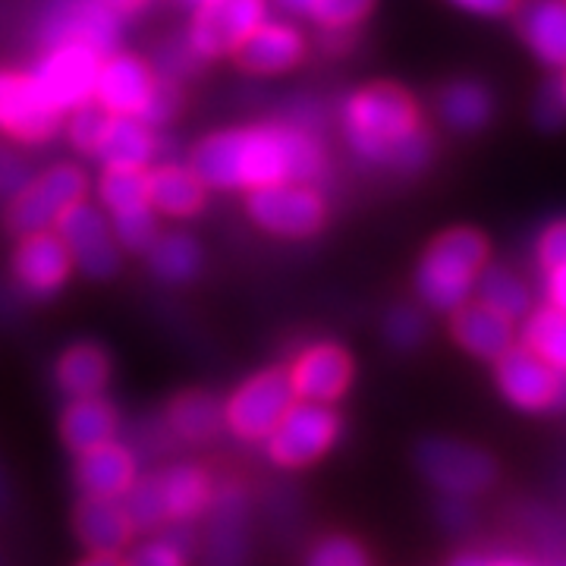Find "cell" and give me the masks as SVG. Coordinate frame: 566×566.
Wrapping results in <instances>:
<instances>
[{"mask_svg": "<svg viewBox=\"0 0 566 566\" xmlns=\"http://www.w3.org/2000/svg\"><path fill=\"white\" fill-rule=\"evenodd\" d=\"M189 167L208 189H259L274 182H315L327 167L322 142L296 123L223 129L192 148Z\"/></svg>", "mask_w": 566, "mask_h": 566, "instance_id": "obj_1", "label": "cell"}, {"mask_svg": "<svg viewBox=\"0 0 566 566\" xmlns=\"http://www.w3.org/2000/svg\"><path fill=\"white\" fill-rule=\"evenodd\" d=\"M344 139L359 161L394 174H419L434 145L422 126L419 107L400 85H368L344 104Z\"/></svg>", "mask_w": 566, "mask_h": 566, "instance_id": "obj_2", "label": "cell"}, {"mask_svg": "<svg viewBox=\"0 0 566 566\" xmlns=\"http://www.w3.org/2000/svg\"><path fill=\"white\" fill-rule=\"evenodd\" d=\"M488 262V240L479 230L457 227L441 233L424 249L422 264L416 271L419 300L434 312H453L469 300Z\"/></svg>", "mask_w": 566, "mask_h": 566, "instance_id": "obj_3", "label": "cell"}, {"mask_svg": "<svg viewBox=\"0 0 566 566\" xmlns=\"http://www.w3.org/2000/svg\"><path fill=\"white\" fill-rule=\"evenodd\" d=\"M412 463L424 485L447 497L475 501L501 482L497 457L460 438H424L412 450Z\"/></svg>", "mask_w": 566, "mask_h": 566, "instance_id": "obj_4", "label": "cell"}, {"mask_svg": "<svg viewBox=\"0 0 566 566\" xmlns=\"http://www.w3.org/2000/svg\"><path fill=\"white\" fill-rule=\"evenodd\" d=\"M344 431V419L331 403L296 400L281 416V422L264 438L268 460L281 469H305L318 463Z\"/></svg>", "mask_w": 566, "mask_h": 566, "instance_id": "obj_5", "label": "cell"}, {"mask_svg": "<svg viewBox=\"0 0 566 566\" xmlns=\"http://www.w3.org/2000/svg\"><path fill=\"white\" fill-rule=\"evenodd\" d=\"M296 403V390L286 368H264L245 378L221 403L223 428L245 444H259L281 422V416Z\"/></svg>", "mask_w": 566, "mask_h": 566, "instance_id": "obj_6", "label": "cell"}, {"mask_svg": "<svg viewBox=\"0 0 566 566\" xmlns=\"http://www.w3.org/2000/svg\"><path fill=\"white\" fill-rule=\"evenodd\" d=\"M245 211L262 230L286 240L315 237L327 221V202L315 182H274L249 189Z\"/></svg>", "mask_w": 566, "mask_h": 566, "instance_id": "obj_7", "label": "cell"}, {"mask_svg": "<svg viewBox=\"0 0 566 566\" xmlns=\"http://www.w3.org/2000/svg\"><path fill=\"white\" fill-rule=\"evenodd\" d=\"M120 20L104 0H48L35 35L41 48L85 44L98 54H114L120 44Z\"/></svg>", "mask_w": 566, "mask_h": 566, "instance_id": "obj_8", "label": "cell"}, {"mask_svg": "<svg viewBox=\"0 0 566 566\" xmlns=\"http://www.w3.org/2000/svg\"><path fill=\"white\" fill-rule=\"evenodd\" d=\"M494 381L501 397L520 412H566V375L551 368L528 346H510L494 359Z\"/></svg>", "mask_w": 566, "mask_h": 566, "instance_id": "obj_9", "label": "cell"}, {"mask_svg": "<svg viewBox=\"0 0 566 566\" xmlns=\"http://www.w3.org/2000/svg\"><path fill=\"white\" fill-rule=\"evenodd\" d=\"M98 63H102V54L85 44H54V48H44L39 63L29 70V76L39 85L44 102L66 117L70 111L92 102Z\"/></svg>", "mask_w": 566, "mask_h": 566, "instance_id": "obj_10", "label": "cell"}, {"mask_svg": "<svg viewBox=\"0 0 566 566\" xmlns=\"http://www.w3.org/2000/svg\"><path fill=\"white\" fill-rule=\"evenodd\" d=\"M268 0H202L189 22L186 41L202 57H223L233 54L243 39L268 17Z\"/></svg>", "mask_w": 566, "mask_h": 566, "instance_id": "obj_11", "label": "cell"}, {"mask_svg": "<svg viewBox=\"0 0 566 566\" xmlns=\"http://www.w3.org/2000/svg\"><path fill=\"white\" fill-rule=\"evenodd\" d=\"M54 227H57V237L66 245L73 264L85 277L107 281L120 271V245L114 240V230L98 208L76 202L63 211Z\"/></svg>", "mask_w": 566, "mask_h": 566, "instance_id": "obj_12", "label": "cell"}, {"mask_svg": "<svg viewBox=\"0 0 566 566\" xmlns=\"http://www.w3.org/2000/svg\"><path fill=\"white\" fill-rule=\"evenodd\" d=\"M63 129V114L44 102L29 73L0 70V133L29 145H44Z\"/></svg>", "mask_w": 566, "mask_h": 566, "instance_id": "obj_13", "label": "cell"}, {"mask_svg": "<svg viewBox=\"0 0 566 566\" xmlns=\"http://www.w3.org/2000/svg\"><path fill=\"white\" fill-rule=\"evenodd\" d=\"M73 271V259L57 230H35L20 237L13 249V277L35 300H48L61 290Z\"/></svg>", "mask_w": 566, "mask_h": 566, "instance_id": "obj_14", "label": "cell"}, {"mask_svg": "<svg viewBox=\"0 0 566 566\" xmlns=\"http://www.w3.org/2000/svg\"><path fill=\"white\" fill-rule=\"evenodd\" d=\"M155 80H158V73L133 54H120V51L104 54L98 63L92 102L117 117H139Z\"/></svg>", "mask_w": 566, "mask_h": 566, "instance_id": "obj_15", "label": "cell"}, {"mask_svg": "<svg viewBox=\"0 0 566 566\" xmlns=\"http://www.w3.org/2000/svg\"><path fill=\"white\" fill-rule=\"evenodd\" d=\"M286 371L296 390V400H308V403L334 406L353 385V359L337 344L308 346Z\"/></svg>", "mask_w": 566, "mask_h": 566, "instance_id": "obj_16", "label": "cell"}, {"mask_svg": "<svg viewBox=\"0 0 566 566\" xmlns=\"http://www.w3.org/2000/svg\"><path fill=\"white\" fill-rule=\"evenodd\" d=\"M208 535H205V566L245 564V491L240 485L214 488L208 506Z\"/></svg>", "mask_w": 566, "mask_h": 566, "instance_id": "obj_17", "label": "cell"}, {"mask_svg": "<svg viewBox=\"0 0 566 566\" xmlns=\"http://www.w3.org/2000/svg\"><path fill=\"white\" fill-rule=\"evenodd\" d=\"M305 57V35L290 25V22H259L243 44L233 51V61L245 73H259V76H271V73H286Z\"/></svg>", "mask_w": 566, "mask_h": 566, "instance_id": "obj_18", "label": "cell"}, {"mask_svg": "<svg viewBox=\"0 0 566 566\" xmlns=\"http://www.w3.org/2000/svg\"><path fill=\"white\" fill-rule=\"evenodd\" d=\"M73 532L88 554H123L136 538L120 497L92 494H82L73 506Z\"/></svg>", "mask_w": 566, "mask_h": 566, "instance_id": "obj_19", "label": "cell"}, {"mask_svg": "<svg viewBox=\"0 0 566 566\" xmlns=\"http://www.w3.org/2000/svg\"><path fill=\"white\" fill-rule=\"evenodd\" d=\"M136 475H139L136 453L120 441H104L85 453H76V465H73V482L80 494H92V497H120Z\"/></svg>", "mask_w": 566, "mask_h": 566, "instance_id": "obj_20", "label": "cell"}, {"mask_svg": "<svg viewBox=\"0 0 566 566\" xmlns=\"http://www.w3.org/2000/svg\"><path fill=\"white\" fill-rule=\"evenodd\" d=\"M516 32L532 54L551 66H566V0H516Z\"/></svg>", "mask_w": 566, "mask_h": 566, "instance_id": "obj_21", "label": "cell"}, {"mask_svg": "<svg viewBox=\"0 0 566 566\" xmlns=\"http://www.w3.org/2000/svg\"><path fill=\"white\" fill-rule=\"evenodd\" d=\"M120 428V412L102 394L92 397H70V403L61 412L63 447L76 457L92 447L114 441Z\"/></svg>", "mask_w": 566, "mask_h": 566, "instance_id": "obj_22", "label": "cell"}, {"mask_svg": "<svg viewBox=\"0 0 566 566\" xmlns=\"http://www.w3.org/2000/svg\"><path fill=\"white\" fill-rule=\"evenodd\" d=\"M450 331H453V340L463 346L465 353H472L475 359H488V363H494L513 346V322L485 303H463L460 308H453Z\"/></svg>", "mask_w": 566, "mask_h": 566, "instance_id": "obj_23", "label": "cell"}, {"mask_svg": "<svg viewBox=\"0 0 566 566\" xmlns=\"http://www.w3.org/2000/svg\"><path fill=\"white\" fill-rule=\"evenodd\" d=\"M158 479H161L167 523L192 526L196 520H202L211 501H214V479L205 472L202 465L177 463L158 472Z\"/></svg>", "mask_w": 566, "mask_h": 566, "instance_id": "obj_24", "label": "cell"}, {"mask_svg": "<svg viewBox=\"0 0 566 566\" xmlns=\"http://www.w3.org/2000/svg\"><path fill=\"white\" fill-rule=\"evenodd\" d=\"M205 186L192 167L161 164L155 170H145V196L148 205L167 218H192L205 208Z\"/></svg>", "mask_w": 566, "mask_h": 566, "instance_id": "obj_25", "label": "cell"}, {"mask_svg": "<svg viewBox=\"0 0 566 566\" xmlns=\"http://www.w3.org/2000/svg\"><path fill=\"white\" fill-rule=\"evenodd\" d=\"M158 155V139L148 123L139 117H117L107 114L104 129L92 158H98L104 167H148Z\"/></svg>", "mask_w": 566, "mask_h": 566, "instance_id": "obj_26", "label": "cell"}, {"mask_svg": "<svg viewBox=\"0 0 566 566\" xmlns=\"http://www.w3.org/2000/svg\"><path fill=\"white\" fill-rule=\"evenodd\" d=\"M54 381L66 397L102 394L111 381V356L95 344L70 346L54 365Z\"/></svg>", "mask_w": 566, "mask_h": 566, "instance_id": "obj_27", "label": "cell"}, {"mask_svg": "<svg viewBox=\"0 0 566 566\" xmlns=\"http://www.w3.org/2000/svg\"><path fill=\"white\" fill-rule=\"evenodd\" d=\"M167 428L186 444H205L223 428L221 403L205 390H186L167 406Z\"/></svg>", "mask_w": 566, "mask_h": 566, "instance_id": "obj_28", "label": "cell"}, {"mask_svg": "<svg viewBox=\"0 0 566 566\" xmlns=\"http://www.w3.org/2000/svg\"><path fill=\"white\" fill-rule=\"evenodd\" d=\"M145 255H148V271L170 286H182L202 274V249L192 237L182 233H167V237L158 233L155 243L145 249Z\"/></svg>", "mask_w": 566, "mask_h": 566, "instance_id": "obj_29", "label": "cell"}, {"mask_svg": "<svg viewBox=\"0 0 566 566\" xmlns=\"http://www.w3.org/2000/svg\"><path fill=\"white\" fill-rule=\"evenodd\" d=\"M192 532L180 523H167L161 532L145 535L139 545L126 547L123 566H189Z\"/></svg>", "mask_w": 566, "mask_h": 566, "instance_id": "obj_30", "label": "cell"}, {"mask_svg": "<svg viewBox=\"0 0 566 566\" xmlns=\"http://www.w3.org/2000/svg\"><path fill=\"white\" fill-rule=\"evenodd\" d=\"M441 117L457 133H475L491 120V95L479 82H453L441 95Z\"/></svg>", "mask_w": 566, "mask_h": 566, "instance_id": "obj_31", "label": "cell"}, {"mask_svg": "<svg viewBox=\"0 0 566 566\" xmlns=\"http://www.w3.org/2000/svg\"><path fill=\"white\" fill-rule=\"evenodd\" d=\"M120 504L123 510H126V516H129L136 535H151V532H161V528L167 526V510H164L161 479H158V472L136 475L133 485L120 494Z\"/></svg>", "mask_w": 566, "mask_h": 566, "instance_id": "obj_32", "label": "cell"}, {"mask_svg": "<svg viewBox=\"0 0 566 566\" xmlns=\"http://www.w3.org/2000/svg\"><path fill=\"white\" fill-rule=\"evenodd\" d=\"M526 344L535 356H542L551 368L566 375V308H542L528 318L526 331H523Z\"/></svg>", "mask_w": 566, "mask_h": 566, "instance_id": "obj_33", "label": "cell"}, {"mask_svg": "<svg viewBox=\"0 0 566 566\" xmlns=\"http://www.w3.org/2000/svg\"><path fill=\"white\" fill-rule=\"evenodd\" d=\"M475 286H479V296H482V303L491 305L494 312L506 315L510 322H516L520 315H526L528 312L526 283L520 281L513 271L501 268V264L482 268V274H479Z\"/></svg>", "mask_w": 566, "mask_h": 566, "instance_id": "obj_34", "label": "cell"}, {"mask_svg": "<svg viewBox=\"0 0 566 566\" xmlns=\"http://www.w3.org/2000/svg\"><path fill=\"white\" fill-rule=\"evenodd\" d=\"M145 170L148 167H104L102 180H98V196H102V205L111 214L148 205Z\"/></svg>", "mask_w": 566, "mask_h": 566, "instance_id": "obj_35", "label": "cell"}, {"mask_svg": "<svg viewBox=\"0 0 566 566\" xmlns=\"http://www.w3.org/2000/svg\"><path fill=\"white\" fill-rule=\"evenodd\" d=\"M35 186L44 196V202L51 205L61 218L66 208H73L76 202H85V192H88V177L85 170L76 164H54L48 167L41 177H35Z\"/></svg>", "mask_w": 566, "mask_h": 566, "instance_id": "obj_36", "label": "cell"}, {"mask_svg": "<svg viewBox=\"0 0 566 566\" xmlns=\"http://www.w3.org/2000/svg\"><path fill=\"white\" fill-rule=\"evenodd\" d=\"M57 223V211L44 202V196L39 192L35 180L29 186H22L17 196H10V208H7V227L25 237V233H35V230H51Z\"/></svg>", "mask_w": 566, "mask_h": 566, "instance_id": "obj_37", "label": "cell"}, {"mask_svg": "<svg viewBox=\"0 0 566 566\" xmlns=\"http://www.w3.org/2000/svg\"><path fill=\"white\" fill-rule=\"evenodd\" d=\"M111 230H114V240H117L120 249L145 252L158 237V211L151 205L117 211V214H111Z\"/></svg>", "mask_w": 566, "mask_h": 566, "instance_id": "obj_38", "label": "cell"}, {"mask_svg": "<svg viewBox=\"0 0 566 566\" xmlns=\"http://www.w3.org/2000/svg\"><path fill=\"white\" fill-rule=\"evenodd\" d=\"M305 566H371V554L359 538L337 532L312 545Z\"/></svg>", "mask_w": 566, "mask_h": 566, "instance_id": "obj_39", "label": "cell"}, {"mask_svg": "<svg viewBox=\"0 0 566 566\" xmlns=\"http://www.w3.org/2000/svg\"><path fill=\"white\" fill-rule=\"evenodd\" d=\"M523 523L526 532L532 535V542L542 547V560L551 554L566 551V523L560 513H554L551 506H526L523 510Z\"/></svg>", "mask_w": 566, "mask_h": 566, "instance_id": "obj_40", "label": "cell"}, {"mask_svg": "<svg viewBox=\"0 0 566 566\" xmlns=\"http://www.w3.org/2000/svg\"><path fill=\"white\" fill-rule=\"evenodd\" d=\"M424 334H428V324L424 315H419L412 305H394L385 318V337L387 344L400 353H412L416 346H422Z\"/></svg>", "mask_w": 566, "mask_h": 566, "instance_id": "obj_41", "label": "cell"}, {"mask_svg": "<svg viewBox=\"0 0 566 566\" xmlns=\"http://www.w3.org/2000/svg\"><path fill=\"white\" fill-rule=\"evenodd\" d=\"M375 0H312L308 20L322 29H356L371 13Z\"/></svg>", "mask_w": 566, "mask_h": 566, "instance_id": "obj_42", "label": "cell"}, {"mask_svg": "<svg viewBox=\"0 0 566 566\" xmlns=\"http://www.w3.org/2000/svg\"><path fill=\"white\" fill-rule=\"evenodd\" d=\"M104 120H107V111H102L95 102L70 111L66 114V136L73 142V148L82 151V155H92L95 151V142L102 136Z\"/></svg>", "mask_w": 566, "mask_h": 566, "instance_id": "obj_43", "label": "cell"}, {"mask_svg": "<svg viewBox=\"0 0 566 566\" xmlns=\"http://www.w3.org/2000/svg\"><path fill=\"white\" fill-rule=\"evenodd\" d=\"M180 104H182L180 82L158 76V80H155V85H151V95H148V102H145V107H142L139 120L148 123L151 129H155V126H164V123L177 117Z\"/></svg>", "mask_w": 566, "mask_h": 566, "instance_id": "obj_44", "label": "cell"}, {"mask_svg": "<svg viewBox=\"0 0 566 566\" xmlns=\"http://www.w3.org/2000/svg\"><path fill=\"white\" fill-rule=\"evenodd\" d=\"M566 123V92L564 80H547L535 98V126L557 133Z\"/></svg>", "mask_w": 566, "mask_h": 566, "instance_id": "obj_45", "label": "cell"}, {"mask_svg": "<svg viewBox=\"0 0 566 566\" xmlns=\"http://www.w3.org/2000/svg\"><path fill=\"white\" fill-rule=\"evenodd\" d=\"M196 63H202V57L189 48V41H167L161 48V54H158V76L180 82L189 70H196Z\"/></svg>", "mask_w": 566, "mask_h": 566, "instance_id": "obj_46", "label": "cell"}, {"mask_svg": "<svg viewBox=\"0 0 566 566\" xmlns=\"http://www.w3.org/2000/svg\"><path fill=\"white\" fill-rule=\"evenodd\" d=\"M35 180L32 167L22 161L20 155H13L10 148H0V196H17L22 186Z\"/></svg>", "mask_w": 566, "mask_h": 566, "instance_id": "obj_47", "label": "cell"}, {"mask_svg": "<svg viewBox=\"0 0 566 566\" xmlns=\"http://www.w3.org/2000/svg\"><path fill=\"white\" fill-rule=\"evenodd\" d=\"M438 520H441V526L447 532L463 535V532L475 526V506H472V501H465V497H447V494H441Z\"/></svg>", "mask_w": 566, "mask_h": 566, "instance_id": "obj_48", "label": "cell"}, {"mask_svg": "<svg viewBox=\"0 0 566 566\" xmlns=\"http://www.w3.org/2000/svg\"><path fill=\"white\" fill-rule=\"evenodd\" d=\"M538 262L545 264V271H557L566 264V221L547 227L545 237L538 240Z\"/></svg>", "mask_w": 566, "mask_h": 566, "instance_id": "obj_49", "label": "cell"}, {"mask_svg": "<svg viewBox=\"0 0 566 566\" xmlns=\"http://www.w3.org/2000/svg\"><path fill=\"white\" fill-rule=\"evenodd\" d=\"M453 3L479 17H506L516 7V0H453Z\"/></svg>", "mask_w": 566, "mask_h": 566, "instance_id": "obj_50", "label": "cell"}, {"mask_svg": "<svg viewBox=\"0 0 566 566\" xmlns=\"http://www.w3.org/2000/svg\"><path fill=\"white\" fill-rule=\"evenodd\" d=\"M322 44L324 54H344L346 48L353 44V29H322Z\"/></svg>", "mask_w": 566, "mask_h": 566, "instance_id": "obj_51", "label": "cell"}, {"mask_svg": "<svg viewBox=\"0 0 566 566\" xmlns=\"http://www.w3.org/2000/svg\"><path fill=\"white\" fill-rule=\"evenodd\" d=\"M447 566H494V554L491 551H472V547H465V551H457Z\"/></svg>", "mask_w": 566, "mask_h": 566, "instance_id": "obj_52", "label": "cell"}, {"mask_svg": "<svg viewBox=\"0 0 566 566\" xmlns=\"http://www.w3.org/2000/svg\"><path fill=\"white\" fill-rule=\"evenodd\" d=\"M547 296H551V303L557 305V308H566V264L557 268V271H551V277H547Z\"/></svg>", "mask_w": 566, "mask_h": 566, "instance_id": "obj_53", "label": "cell"}, {"mask_svg": "<svg viewBox=\"0 0 566 566\" xmlns=\"http://www.w3.org/2000/svg\"><path fill=\"white\" fill-rule=\"evenodd\" d=\"M494 566H542L535 557L520 551H494Z\"/></svg>", "mask_w": 566, "mask_h": 566, "instance_id": "obj_54", "label": "cell"}, {"mask_svg": "<svg viewBox=\"0 0 566 566\" xmlns=\"http://www.w3.org/2000/svg\"><path fill=\"white\" fill-rule=\"evenodd\" d=\"M104 3H107L117 17H133V13H139L148 0H104Z\"/></svg>", "mask_w": 566, "mask_h": 566, "instance_id": "obj_55", "label": "cell"}, {"mask_svg": "<svg viewBox=\"0 0 566 566\" xmlns=\"http://www.w3.org/2000/svg\"><path fill=\"white\" fill-rule=\"evenodd\" d=\"M283 13H293V17H308L312 10V0H274Z\"/></svg>", "mask_w": 566, "mask_h": 566, "instance_id": "obj_56", "label": "cell"}, {"mask_svg": "<svg viewBox=\"0 0 566 566\" xmlns=\"http://www.w3.org/2000/svg\"><path fill=\"white\" fill-rule=\"evenodd\" d=\"M76 566H123L120 554H88Z\"/></svg>", "mask_w": 566, "mask_h": 566, "instance_id": "obj_57", "label": "cell"}, {"mask_svg": "<svg viewBox=\"0 0 566 566\" xmlns=\"http://www.w3.org/2000/svg\"><path fill=\"white\" fill-rule=\"evenodd\" d=\"M542 566H566V551H560V554H551V557H545V560H538Z\"/></svg>", "mask_w": 566, "mask_h": 566, "instance_id": "obj_58", "label": "cell"}, {"mask_svg": "<svg viewBox=\"0 0 566 566\" xmlns=\"http://www.w3.org/2000/svg\"><path fill=\"white\" fill-rule=\"evenodd\" d=\"M186 3H192V7H196V3H202V0H186Z\"/></svg>", "mask_w": 566, "mask_h": 566, "instance_id": "obj_59", "label": "cell"}, {"mask_svg": "<svg viewBox=\"0 0 566 566\" xmlns=\"http://www.w3.org/2000/svg\"><path fill=\"white\" fill-rule=\"evenodd\" d=\"M560 80H564V92H566V73H564V76H560Z\"/></svg>", "mask_w": 566, "mask_h": 566, "instance_id": "obj_60", "label": "cell"}]
</instances>
